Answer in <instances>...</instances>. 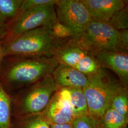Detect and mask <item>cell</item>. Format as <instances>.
Returning a JSON list of instances; mask_svg holds the SVG:
<instances>
[{"label": "cell", "mask_w": 128, "mask_h": 128, "mask_svg": "<svg viewBox=\"0 0 128 128\" xmlns=\"http://www.w3.org/2000/svg\"><path fill=\"white\" fill-rule=\"evenodd\" d=\"M59 64L55 56H7L0 67V82L10 95L51 74Z\"/></svg>", "instance_id": "cell-1"}, {"label": "cell", "mask_w": 128, "mask_h": 128, "mask_svg": "<svg viewBox=\"0 0 128 128\" xmlns=\"http://www.w3.org/2000/svg\"><path fill=\"white\" fill-rule=\"evenodd\" d=\"M65 42L55 37L51 25L43 26L25 32L3 46L4 53V57L52 56Z\"/></svg>", "instance_id": "cell-2"}, {"label": "cell", "mask_w": 128, "mask_h": 128, "mask_svg": "<svg viewBox=\"0 0 128 128\" xmlns=\"http://www.w3.org/2000/svg\"><path fill=\"white\" fill-rule=\"evenodd\" d=\"M59 89L51 74L12 97V116H24L42 113Z\"/></svg>", "instance_id": "cell-3"}, {"label": "cell", "mask_w": 128, "mask_h": 128, "mask_svg": "<svg viewBox=\"0 0 128 128\" xmlns=\"http://www.w3.org/2000/svg\"><path fill=\"white\" fill-rule=\"evenodd\" d=\"M88 78L89 82L82 90L87 102L89 116L99 122L110 106L113 97L122 86L102 68Z\"/></svg>", "instance_id": "cell-4"}, {"label": "cell", "mask_w": 128, "mask_h": 128, "mask_svg": "<svg viewBox=\"0 0 128 128\" xmlns=\"http://www.w3.org/2000/svg\"><path fill=\"white\" fill-rule=\"evenodd\" d=\"M55 4L46 5L17 14L6 25L4 34L0 40L2 46L12 42L25 32L55 22L57 20Z\"/></svg>", "instance_id": "cell-5"}, {"label": "cell", "mask_w": 128, "mask_h": 128, "mask_svg": "<svg viewBox=\"0 0 128 128\" xmlns=\"http://www.w3.org/2000/svg\"><path fill=\"white\" fill-rule=\"evenodd\" d=\"M74 39L92 54L103 51H125L120 43L119 31L109 22L96 18H92L82 33Z\"/></svg>", "instance_id": "cell-6"}, {"label": "cell", "mask_w": 128, "mask_h": 128, "mask_svg": "<svg viewBox=\"0 0 128 128\" xmlns=\"http://www.w3.org/2000/svg\"><path fill=\"white\" fill-rule=\"evenodd\" d=\"M54 56L59 64L71 66L88 77L96 73L102 68L91 53L74 39L64 43Z\"/></svg>", "instance_id": "cell-7"}, {"label": "cell", "mask_w": 128, "mask_h": 128, "mask_svg": "<svg viewBox=\"0 0 128 128\" xmlns=\"http://www.w3.org/2000/svg\"><path fill=\"white\" fill-rule=\"evenodd\" d=\"M55 8L58 21L68 28L74 38L82 33L91 20L81 0H58Z\"/></svg>", "instance_id": "cell-8"}, {"label": "cell", "mask_w": 128, "mask_h": 128, "mask_svg": "<svg viewBox=\"0 0 128 128\" xmlns=\"http://www.w3.org/2000/svg\"><path fill=\"white\" fill-rule=\"evenodd\" d=\"M103 68L114 71L124 87H128V54L126 51H103L92 54Z\"/></svg>", "instance_id": "cell-9"}, {"label": "cell", "mask_w": 128, "mask_h": 128, "mask_svg": "<svg viewBox=\"0 0 128 128\" xmlns=\"http://www.w3.org/2000/svg\"><path fill=\"white\" fill-rule=\"evenodd\" d=\"M51 75L59 88L77 87L83 89L89 82L87 76L64 64H58Z\"/></svg>", "instance_id": "cell-10"}, {"label": "cell", "mask_w": 128, "mask_h": 128, "mask_svg": "<svg viewBox=\"0 0 128 128\" xmlns=\"http://www.w3.org/2000/svg\"><path fill=\"white\" fill-rule=\"evenodd\" d=\"M92 18L109 22L114 14L122 9L128 1L122 0H81Z\"/></svg>", "instance_id": "cell-11"}, {"label": "cell", "mask_w": 128, "mask_h": 128, "mask_svg": "<svg viewBox=\"0 0 128 128\" xmlns=\"http://www.w3.org/2000/svg\"><path fill=\"white\" fill-rule=\"evenodd\" d=\"M42 114L50 124L72 123L74 119L68 104L60 96L58 91Z\"/></svg>", "instance_id": "cell-12"}, {"label": "cell", "mask_w": 128, "mask_h": 128, "mask_svg": "<svg viewBox=\"0 0 128 128\" xmlns=\"http://www.w3.org/2000/svg\"><path fill=\"white\" fill-rule=\"evenodd\" d=\"M58 92L68 104L74 119L89 115L87 102L82 89L59 88Z\"/></svg>", "instance_id": "cell-13"}, {"label": "cell", "mask_w": 128, "mask_h": 128, "mask_svg": "<svg viewBox=\"0 0 128 128\" xmlns=\"http://www.w3.org/2000/svg\"><path fill=\"white\" fill-rule=\"evenodd\" d=\"M10 128H50V124L42 112L24 116H12Z\"/></svg>", "instance_id": "cell-14"}, {"label": "cell", "mask_w": 128, "mask_h": 128, "mask_svg": "<svg viewBox=\"0 0 128 128\" xmlns=\"http://www.w3.org/2000/svg\"><path fill=\"white\" fill-rule=\"evenodd\" d=\"M12 118V97L0 82V128H10Z\"/></svg>", "instance_id": "cell-15"}, {"label": "cell", "mask_w": 128, "mask_h": 128, "mask_svg": "<svg viewBox=\"0 0 128 128\" xmlns=\"http://www.w3.org/2000/svg\"><path fill=\"white\" fill-rule=\"evenodd\" d=\"M128 117L120 114L109 106L102 116L99 124L101 128H120L128 125Z\"/></svg>", "instance_id": "cell-16"}, {"label": "cell", "mask_w": 128, "mask_h": 128, "mask_svg": "<svg viewBox=\"0 0 128 128\" xmlns=\"http://www.w3.org/2000/svg\"><path fill=\"white\" fill-rule=\"evenodd\" d=\"M23 0H0V17L7 24L11 22L18 12Z\"/></svg>", "instance_id": "cell-17"}, {"label": "cell", "mask_w": 128, "mask_h": 128, "mask_svg": "<svg viewBox=\"0 0 128 128\" xmlns=\"http://www.w3.org/2000/svg\"><path fill=\"white\" fill-rule=\"evenodd\" d=\"M110 106L120 114L128 117V88L122 86L117 92Z\"/></svg>", "instance_id": "cell-18"}, {"label": "cell", "mask_w": 128, "mask_h": 128, "mask_svg": "<svg viewBox=\"0 0 128 128\" xmlns=\"http://www.w3.org/2000/svg\"><path fill=\"white\" fill-rule=\"evenodd\" d=\"M109 22L118 30L128 29V6L115 12L110 19Z\"/></svg>", "instance_id": "cell-19"}, {"label": "cell", "mask_w": 128, "mask_h": 128, "mask_svg": "<svg viewBox=\"0 0 128 128\" xmlns=\"http://www.w3.org/2000/svg\"><path fill=\"white\" fill-rule=\"evenodd\" d=\"M51 28L55 37L62 41L66 42L75 38L68 28L60 23L58 20L51 25Z\"/></svg>", "instance_id": "cell-20"}, {"label": "cell", "mask_w": 128, "mask_h": 128, "mask_svg": "<svg viewBox=\"0 0 128 128\" xmlns=\"http://www.w3.org/2000/svg\"><path fill=\"white\" fill-rule=\"evenodd\" d=\"M72 124L74 128H101L99 122L89 115L75 118Z\"/></svg>", "instance_id": "cell-21"}, {"label": "cell", "mask_w": 128, "mask_h": 128, "mask_svg": "<svg viewBox=\"0 0 128 128\" xmlns=\"http://www.w3.org/2000/svg\"><path fill=\"white\" fill-rule=\"evenodd\" d=\"M57 1L58 0H23L17 14L46 5L56 4Z\"/></svg>", "instance_id": "cell-22"}, {"label": "cell", "mask_w": 128, "mask_h": 128, "mask_svg": "<svg viewBox=\"0 0 128 128\" xmlns=\"http://www.w3.org/2000/svg\"><path fill=\"white\" fill-rule=\"evenodd\" d=\"M119 31V40L122 48L124 50L128 51V29L120 30Z\"/></svg>", "instance_id": "cell-23"}, {"label": "cell", "mask_w": 128, "mask_h": 128, "mask_svg": "<svg viewBox=\"0 0 128 128\" xmlns=\"http://www.w3.org/2000/svg\"><path fill=\"white\" fill-rule=\"evenodd\" d=\"M50 128H74L72 123L64 124H51Z\"/></svg>", "instance_id": "cell-24"}, {"label": "cell", "mask_w": 128, "mask_h": 128, "mask_svg": "<svg viewBox=\"0 0 128 128\" xmlns=\"http://www.w3.org/2000/svg\"><path fill=\"white\" fill-rule=\"evenodd\" d=\"M6 29V23L0 17V40L3 37Z\"/></svg>", "instance_id": "cell-25"}, {"label": "cell", "mask_w": 128, "mask_h": 128, "mask_svg": "<svg viewBox=\"0 0 128 128\" xmlns=\"http://www.w3.org/2000/svg\"><path fill=\"white\" fill-rule=\"evenodd\" d=\"M4 58V48H3L2 43L0 40V67Z\"/></svg>", "instance_id": "cell-26"}, {"label": "cell", "mask_w": 128, "mask_h": 128, "mask_svg": "<svg viewBox=\"0 0 128 128\" xmlns=\"http://www.w3.org/2000/svg\"><path fill=\"white\" fill-rule=\"evenodd\" d=\"M128 128V127H127V126H124V127H122V128Z\"/></svg>", "instance_id": "cell-27"}]
</instances>
